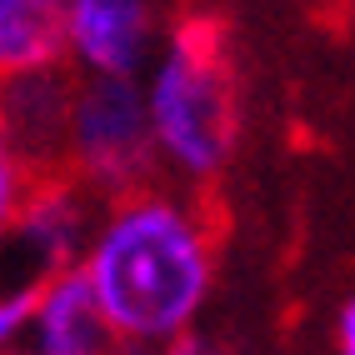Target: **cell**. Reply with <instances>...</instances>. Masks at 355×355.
I'll list each match as a JSON object with an SVG mask.
<instances>
[{
    "instance_id": "obj_7",
    "label": "cell",
    "mask_w": 355,
    "mask_h": 355,
    "mask_svg": "<svg viewBox=\"0 0 355 355\" xmlns=\"http://www.w3.org/2000/svg\"><path fill=\"white\" fill-rule=\"evenodd\" d=\"M70 85H76V70L65 60L0 76V125L10 130V140L35 171H60Z\"/></svg>"
},
{
    "instance_id": "obj_4",
    "label": "cell",
    "mask_w": 355,
    "mask_h": 355,
    "mask_svg": "<svg viewBox=\"0 0 355 355\" xmlns=\"http://www.w3.org/2000/svg\"><path fill=\"white\" fill-rule=\"evenodd\" d=\"M101 205L105 200L96 191H85L70 171H35L0 250H10L20 260L26 280H40V275L65 270V266H80Z\"/></svg>"
},
{
    "instance_id": "obj_9",
    "label": "cell",
    "mask_w": 355,
    "mask_h": 355,
    "mask_svg": "<svg viewBox=\"0 0 355 355\" xmlns=\"http://www.w3.org/2000/svg\"><path fill=\"white\" fill-rule=\"evenodd\" d=\"M35 175V165L20 155V146L10 140V130L0 125V245H6V230L20 210V196H26V185Z\"/></svg>"
},
{
    "instance_id": "obj_12",
    "label": "cell",
    "mask_w": 355,
    "mask_h": 355,
    "mask_svg": "<svg viewBox=\"0 0 355 355\" xmlns=\"http://www.w3.org/2000/svg\"><path fill=\"white\" fill-rule=\"evenodd\" d=\"M336 350L355 355V295L340 305V315H336Z\"/></svg>"
},
{
    "instance_id": "obj_2",
    "label": "cell",
    "mask_w": 355,
    "mask_h": 355,
    "mask_svg": "<svg viewBox=\"0 0 355 355\" xmlns=\"http://www.w3.org/2000/svg\"><path fill=\"white\" fill-rule=\"evenodd\" d=\"M155 160L175 185H210L241 146L230 35L210 10L180 15L140 70Z\"/></svg>"
},
{
    "instance_id": "obj_8",
    "label": "cell",
    "mask_w": 355,
    "mask_h": 355,
    "mask_svg": "<svg viewBox=\"0 0 355 355\" xmlns=\"http://www.w3.org/2000/svg\"><path fill=\"white\" fill-rule=\"evenodd\" d=\"M60 60V0H0V76Z\"/></svg>"
},
{
    "instance_id": "obj_13",
    "label": "cell",
    "mask_w": 355,
    "mask_h": 355,
    "mask_svg": "<svg viewBox=\"0 0 355 355\" xmlns=\"http://www.w3.org/2000/svg\"><path fill=\"white\" fill-rule=\"evenodd\" d=\"M6 355H35V350H26V345H20V350H6Z\"/></svg>"
},
{
    "instance_id": "obj_10",
    "label": "cell",
    "mask_w": 355,
    "mask_h": 355,
    "mask_svg": "<svg viewBox=\"0 0 355 355\" xmlns=\"http://www.w3.org/2000/svg\"><path fill=\"white\" fill-rule=\"evenodd\" d=\"M31 300H35V280H6L0 286V355L26 345V330H31Z\"/></svg>"
},
{
    "instance_id": "obj_3",
    "label": "cell",
    "mask_w": 355,
    "mask_h": 355,
    "mask_svg": "<svg viewBox=\"0 0 355 355\" xmlns=\"http://www.w3.org/2000/svg\"><path fill=\"white\" fill-rule=\"evenodd\" d=\"M60 171H70L101 200L140 191L160 175L140 76H76L65 110Z\"/></svg>"
},
{
    "instance_id": "obj_5",
    "label": "cell",
    "mask_w": 355,
    "mask_h": 355,
    "mask_svg": "<svg viewBox=\"0 0 355 355\" xmlns=\"http://www.w3.org/2000/svg\"><path fill=\"white\" fill-rule=\"evenodd\" d=\"M155 45L150 0H60V60L76 76H140Z\"/></svg>"
},
{
    "instance_id": "obj_6",
    "label": "cell",
    "mask_w": 355,
    "mask_h": 355,
    "mask_svg": "<svg viewBox=\"0 0 355 355\" xmlns=\"http://www.w3.org/2000/svg\"><path fill=\"white\" fill-rule=\"evenodd\" d=\"M26 350H35V355H130L80 266H65V270H51L35 280Z\"/></svg>"
},
{
    "instance_id": "obj_11",
    "label": "cell",
    "mask_w": 355,
    "mask_h": 355,
    "mask_svg": "<svg viewBox=\"0 0 355 355\" xmlns=\"http://www.w3.org/2000/svg\"><path fill=\"white\" fill-rule=\"evenodd\" d=\"M146 355H230L216 336H205V330H180V336H171V340H160L155 350H146Z\"/></svg>"
},
{
    "instance_id": "obj_1",
    "label": "cell",
    "mask_w": 355,
    "mask_h": 355,
    "mask_svg": "<svg viewBox=\"0 0 355 355\" xmlns=\"http://www.w3.org/2000/svg\"><path fill=\"white\" fill-rule=\"evenodd\" d=\"M125 350L146 355L200 320L216 291V235L185 185H140L101 205L80 255Z\"/></svg>"
}]
</instances>
